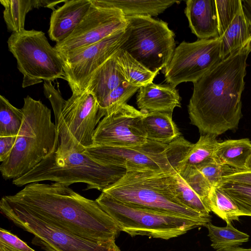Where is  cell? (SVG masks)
Segmentation results:
<instances>
[{"label": "cell", "instance_id": "8992f818", "mask_svg": "<svg viewBox=\"0 0 251 251\" xmlns=\"http://www.w3.org/2000/svg\"><path fill=\"white\" fill-rule=\"evenodd\" d=\"M192 144L180 136L169 144L148 140L142 145L132 147L93 145L85 152L97 162L125 169L126 172H175Z\"/></svg>", "mask_w": 251, "mask_h": 251}, {"label": "cell", "instance_id": "7402d4cb", "mask_svg": "<svg viewBox=\"0 0 251 251\" xmlns=\"http://www.w3.org/2000/svg\"><path fill=\"white\" fill-rule=\"evenodd\" d=\"M172 115L159 112L144 113L143 123L147 139L169 144L179 138L181 133Z\"/></svg>", "mask_w": 251, "mask_h": 251}, {"label": "cell", "instance_id": "8d00e7d4", "mask_svg": "<svg viewBox=\"0 0 251 251\" xmlns=\"http://www.w3.org/2000/svg\"><path fill=\"white\" fill-rule=\"evenodd\" d=\"M221 181L234 182L251 185V171L235 170L232 173L224 176Z\"/></svg>", "mask_w": 251, "mask_h": 251}, {"label": "cell", "instance_id": "d590c367", "mask_svg": "<svg viewBox=\"0 0 251 251\" xmlns=\"http://www.w3.org/2000/svg\"><path fill=\"white\" fill-rule=\"evenodd\" d=\"M0 251H36L10 231L0 229Z\"/></svg>", "mask_w": 251, "mask_h": 251}, {"label": "cell", "instance_id": "7a4b0ae2", "mask_svg": "<svg viewBox=\"0 0 251 251\" xmlns=\"http://www.w3.org/2000/svg\"><path fill=\"white\" fill-rule=\"evenodd\" d=\"M251 41L222 59L196 82L188 105L190 123L202 134L218 136L237 128Z\"/></svg>", "mask_w": 251, "mask_h": 251}, {"label": "cell", "instance_id": "d6a6232c", "mask_svg": "<svg viewBox=\"0 0 251 251\" xmlns=\"http://www.w3.org/2000/svg\"><path fill=\"white\" fill-rule=\"evenodd\" d=\"M175 193L177 200L188 208L205 215H210L200 197L186 183L176 171L175 173Z\"/></svg>", "mask_w": 251, "mask_h": 251}, {"label": "cell", "instance_id": "836d02e7", "mask_svg": "<svg viewBox=\"0 0 251 251\" xmlns=\"http://www.w3.org/2000/svg\"><path fill=\"white\" fill-rule=\"evenodd\" d=\"M215 0L218 21L219 36L221 37L242 6V0Z\"/></svg>", "mask_w": 251, "mask_h": 251}, {"label": "cell", "instance_id": "e575fe53", "mask_svg": "<svg viewBox=\"0 0 251 251\" xmlns=\"http://www.w3.org/2000/svg\"><path fill=\"white\" fill-rule=\"evenodd\" d=\"M212 186L219 183L222 178L232 173L235 169L226 165L216 162L215 160L197 169Z\"/></svg>", "mask_w": 251, "mask_h": 251}, {"label": "cell", "instance_id": "b9f144b4", "mask_svg": "<svg viewBox=\"0 0 251 251\" xmlns=\"http://www.w3.org/2000/svg\"><path fill=\"white\" fill-rule=\"evenodd\" d=\"M246 170L251 171V152L246 164Z\"/></svg>", "mask_w": 251, "mask_h": 251}, {"label": "cell", "instance_id": "9c48e42d", "mask_svg": "<svg viewBox=\"0 0 251 251\" xmlns=\"http://www.w3.org/2000/svg\"><path fill=\"white\" fill-rule=\"evenodd\" d=\"M128 37L121 49L153 72L169 63L176 49L175 33L168 24L150 16L126 17Z\"/></svg>", "mask_w": 251, "mask_h": 251}, {"label": "cell", "instance_id": "44dd1931", "mask_svg": "<svg viewBox=\"0 0 251 251\" xmlns=\"http://www.w3.org/2000/svg\"><path fill=\"white\" fill-rule=\"evenodd\" d=\"M221 39V56L225 59L251 41V21L240 8Z\"/></svg>", "mask_w": 251, "mask_h": 251}, {"label": "cell", "instance_id": "4fadbf2b", "mask_svg": "<svg viewBox=\"0 0 251 251\" xmlns=\"http://www.w3.org/2000/svg\"><path fill=\"white\" fill-rule=\"evenodd\" d=\"M127 25V21L121 10L92 3L74 32L65 40L56 43L54 48L63 58L101 41Z\"/></svg>", "mask_w": 251, "mask_h": 251}, {"label": "cell", "instance_id": "52a82bcc", "mask_svg": "<svg viewBox=\"0 0 251 251\" xmlns=\"http://www.w3.org/2000/svg\"><path fill=\"white\" fill-rule=\"evenodd\" d=\"M114 219L121 231L131 236H147L165 240L178 237L208 222L164 214L134 207L102 192L96 200Z\"/></svg>", "mask_w": 251, "mask_h": 251}, {"label": "cell", "instance_id": "e0dca14e", "mask_svg": "<svg viewBox=\"0 0 251 251\" xmlns=\"http://www.w3.org/2000/svg\"><path fill=\"white\" fill-rule=\"evenodd\" d=\"M184 13L192 32L199 40L219 37L215 0H187Z\"/></svg>", "mask_w": 251, "mask_h": 251}, {"label": "cell", "instance_id": "3957f363", "mask_svg": "<svg viewBox=\"0 0 251 251\" xmlns=\"http://www.w3.org/2000/svg\"><path fill=\"white\" fill-rule=\"evenodd\" d=\"M24 118L15 145L0 171L5 179H16L28 173L53 152L58 144L57 129L51 111L40 100L24 98Z\"/></svg>", "mask_w": 251, "mask_h": 251}, {"label": "cell", "instance_id": "f35d334b", "mask_svg": "<svg viewBox=\"0 0 251 251\" xmlns=\"http://www.w3.org/2000/svg\"><path fill=\"white\" fill-rule=\"evenodd\" d=\"M66 0H38V7H47L51 8L53 10L54 9V7L58 3L60 2H65Z\"/></svg>", "mask_w": 251, "mask_h": 251}, {"label": "cell", "instance_id": "60d3db41", "mask_svg": "<svg viewBox=\"0 0 251 251\" xmlns=\"http://www.w3.org/2000/svg\"><path fill=\"white\" fill-rule=\"evenodd\" d=\"M221 251H251V249H244L240 247Z\"/></svg>", "mask_w": 251, "mask_h": 251}, {"label": "cell", "instance_id": "5b68a950", "mask_svg": "<svg viewBox=\"0 0 251 251\" xmlns=\"http://www.w3.org/2000/svg\"><path fill=\"white\" fill-rule=\"evenodd\" d=\"M55 151L28 173L13 179V184L21 187L49 180L69 186L84 183L87 184L85 190L95 189L103 192L126 173L125 169L96 161L85 151L59 154Z\"/></svg>", "mask_w": 251, "mask_h": 251}, {"label": "cell", "instance_id": "5bb4252c", "mask_svg": "<svg viewBox=\"0 0 251 251\" xmlns=\"http://www.w3.org/2000/svg\"><path fill=\"white\" fill-rule=\"evenodd\" d=\"M128 35L127 26L101 41L62 58L66 80L72 93L83 91L96 70L121 48Z\"/></svg>", "mask_w": 251, "mask_h": 251}, {"label": "cell", "instance_id": "603a6c76", "mask_svg": "<svg viewBox=\"0 0 251 251\" xmlns=\"http://www.w3.org/2000/svg\"><path fill=\"white\" fill-rule=\"evenodd\" d=\"M251 152V141L249 138L226 140L219 142L214 159L236 170H246V164Z\"/></svg>", "mask_w": 251, "mask_h": 251}, {"label": "cell", "instance_id": "6da1fadb", "mask_svg": "<svg viewBox=\"0 0 251 251\" xmlns=\"http://www.w3.org/2000/svg\"><path fill=\"white\" fill-rule=\"evenodd\" d=\"M3 198L50 224L88 240H115L121 231L96 200L60 183H29Z\"/></svg>", "mask_w": 251, "mask_h": 251}, {"label": "cell", "instance_id": "30bf717a", "mask_svg": "<svg viewBox=\"0 0 251 251\" xmlns=\"http://www.w3.org/2000/svg\"><path fill=\"white\" fill-rule=\"evenodd\" d=\"M1 212L15 225L34 235L32 243L46 251H121L115 240L94 242L69 233L36 217L3 197Z\"/></svg>", "mask_w": 251, "mask_h": 251}, {"label": "cell", "instance_id": "4316f807", "mask_svg": "<svg viewBox=\"0 0 251 251\" xmlns=\"http://www.w3.org/2000/svg\"><path fill=\"white\" fill-rule=\"evenodd\" d=\"M219 142L216 136L203 134L195 144H192L180 165L196 168L214 161V155Z\"/></svg>", "mask_w": 251, "mask_h": 251}, {"label": "cell", "instance_id": "7c38bea8", "mask_svg": "<svg viewBox=\"0 0 251 251\" xmlns=\"http://www.w3.org/2000/svg\"><path fill=\"white\" fill-rule=\"evenodd\" d=\"M221 44L220 37L181 42L164 70L166 82L174 87L182 82H196L222 60Z\"/></svg>", "mask_w": 251, "mask_h": 251}, {"label": "cell", "instance_id": "484cf974", "mask_svg": "<svg viewBox=\"0 0 251 251\" xmlns=\"http://www.w3.org/2000/svg\"><path fill=\"white\" fill-rule=\"evenodd\" d=\"M4 7L3 18L7 29L17 33L25 29L26 14L33 8H39L38 0H0Z\"/></svg>", "mask_w": 251, "mask_h": 251}, {"label": "cell", "instance_id": "d4e9b609", "mask_svg": "<svg viewBox=\"0 0 251 251\" xmlns=\"http://www.w3.org/2000/svg\"><path fill=\"white\" fill-rule=\"evenodd\" d=\"M205 226L208 229L211 246L217 251L239 247L249 239L247 234L235 228L231 223H227L226 226L220 227L209 222Z\"/></svg>", "mask_w": 251, "mask_h": 251}, {"label": "cell", "instance_id": "9a60e30c", "mask_svg": "<svg viewBox=\"0 0 251 251\" xmlns=\"http://www.w3.org/2000/svg\"><path fill=\"white\" fill-rule=\"evenodd\" d=\"M144 115L126 103L121 105L100 122L94 132V145L132 147L145 144Z\"/></svg>", "mask_w": 251, "mask_h": 251}, {"label": "cell", "instance_id": "d6986e66", "mask_svg": "<svg viewBox=\"0 0 251 251\" xmlns=\"http://www.w3.org/2000/svg\"><path fill=\"white\" fill-rule=\"evenodd\" d=\"M126 81L120 70L115 53L96 70L84 90L91 93L99 103L109 93Z\"/></svg>", "mask_w": 251, "mask_h": 251}, {"label": "cell", "instance_id": "74e56055", "mask_svg": "<svg viewBox=\"0 0 251 251\" xmlns=\"http://www.w3.org/2000/svg\"><path fill=\"white\" fill-rule=\"evenodd\" d=\"M17 136H0V161L9 156L16 142Z\"/></svg>", "mask_w": 251, "mask_h": 251}, {"label": "cell", "instance_id": "83f0119b", "mask_svg": "<svg viewBox=\"0 0 251 251\" xmlns=\"http://www.w3.org/2000/svg\"><path fill=\"white\" fill-rule=\"evenodd\" d=\"M209 208L226 223L239 220L243 215L236 204L221 189L212 186L209 195Z\"/></svg>", "mask_w": 251, "mask_h": 251}, {"label": "cell", "instance_id": "cb8c5ba5", "mask_svg": "<svg viewBox=\"0 0 251 251\" xmlns=\"http://www.w3.org/2000/svg\"><path fill=\"white\" fill-rule=\"evenodd\" d=\"M120 71L127 83L141 87L152 82L158 72H153L134 59L126 51L120 49L116 53Z\"/></svg>", "mask_w": 251, "mask_h": 251}, {"label": "cell", "instance_id": "277c9868", "mask_svg": "<svg viewBox=\"0 0 251 251\" xmlns=\"http://www.w3.org/2000/svg\"><path fill=\"white\" fill-rule=\"evenodd\" d=\"M175 172H127L103 192L117 201L137 208L210 222V215H205L188 208L176 198Z\"/></svg>", "mask_w": 251, "mask_h": 251}, {"label": "cell", "instance_id": "ab89813d", "mask_svg": "<svg viewBox=\"0 0 251 251\" xmlns=\"http://www.w3.org/2000/svg\"><path fill=\"white\" fill-rule=\"evenodd\" d=\"M242 4L246 15L251 21V0H243Z\"/></svg>", "mask_w": 251, "mask_h": 251}, {"label": "cell", "instance_id": "8fae6325", "mask_svg": "<svg viewBox=\"0 0 251 251\" xmlns=\"http://www.w3.org/2000/svg\"><path fill=\"white\" fill-rule=\"evenodd\" d=\"M102 117L97 100L91 93L84 90L73 93L55 120L58 136L56 152H84L94 145V132Z\"/></svg>", "mask_w": 251, "mask_h": 251}, {"label": "cell", "instance_id": "ffe728a7", "mask_svg": "<svg viewBox=\"0 0 251 251\" xmlns=\"http://www.w3.org/2000/svg\"><path fill=\"white\" fill-rule=\"evenodd\" d=\"M96 6L113 7L122 11L126 17L157 16L179 1L155 0H91Z\"/></svg>", "mask_w": 251, "mask_h": 251}, {"label": "cell", "instance_id": "1f68e13d", "mask_svg": "<svg viewBox=\"0 0 251 251\" xmlns=\"http://www.w3.org/2000/svg\"><path fill=\"white\" fill-rule=\"evenodd\" d=\"M139 89V87L129 84L126 81L123 82L98 103L102 117L112 113L119 106L126 103V101Z\"/></svg>", "mask_w": 251, "mask_h": 251}, {"label": "cell", "instance_id": "f1b7e54d", "mask_svg": "<svg viewBox=\"0 0 251 251\" xmlns=\"http://www.w3.org/2000/svg\"><path fill=\"white\" fill-rule=\"evenodd\" d=\"M24 118L22 109L13 106L3 96H0V136H17Z\"/></svg>", "mask_w": 251, "mask_h": 251}, {"label": "cell", "instance_id": "ba28073f", "mask_svg": "<svg viewBox=\"0 0 251 251\" xmlns=\"http://www.w3.org/2000/svg\"><path fill=\"white\" fill-rule=\"evenodd\" d=\"M9 50L23 74V88L43 81L64 79L63 61L42 31L25 30L13 33L7 40Z\"/></svg>", "mask_w": 251, "mask_h": 251}, {"label": "cell", "instance_id": "2e32d148", "mask_svg": "<svg viewBox=\"0 0 251 251\" xmlns=\"http://www.w3.org/2000/svg\"><path fill=\"white\" fill-rule=\"evenodd\" d=\"M91 0H67L51 13L48 33L56 43L68 38L89 11Z\"/></svg>", "mask_w": 251, "mask_h": 251}, {"label": "cell", "instance_id": "ac0fdd59", "mask_svg": "<svg viewBox=\"0 0 251 251\" xmlns=\"http://www.w3.org/2000/svg\"><path fill=\"white\" fill-rule=\"evenodd\" d=\"M136 103L144 113L159 112L172 114L176 107L181 106V98L176 87L170 84L152 83L139 88Z\"/></svg>", "mask_w": 251, "mask_h": 251}, {"label": "cell", "instance_id": "f546056e", "mask_svg": "<svg viewBox=\"0 0 251 251\" xmlns=\"http://www.w3.org/2000/svg\"><path fill=\"white\" fill-rule=\"evenodd\" d=\"M176 172L200 197L209 212H211L209 195L212 186L203 175L197 168L185 165H180Z\"/></svg>", "mask_w": 251, "mask_h": 251}, {"label": "cell", "instance_id": "4dcf8cb0", "mask_svg": "<svg viewBox=\"0 0 251 251\" xmlns=\"http://www.w3.org/2000/svg\"><path fill=\"white\" fill-rule=\"evenodd\" d=\"M215 186L231 198L243 216H251V185L221 181Z\"/></svg>", "mask_w": 251, "mask_h": 251}]
</instances>
